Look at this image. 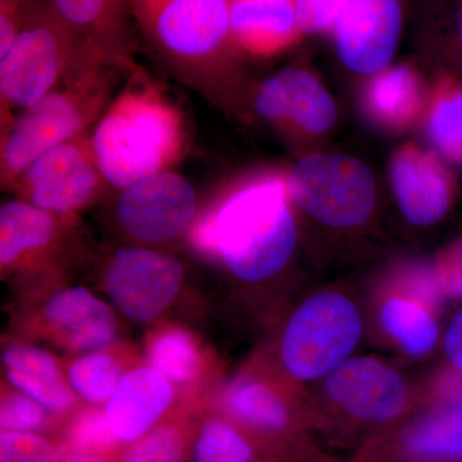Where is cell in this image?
<instances>
[{
	"label": "cell",
	"instance_id": "cell-34",
	"mask_svg": "<svg viewBox=\"0 0 462 462\" xmlns=\"http://www.w3.org/2000/svg\"><path fill=\"white\" fill-rule=\"evenodd\" d=\"M42 0H2L0 2V62L32 12Z\"/></svg>",
	"mask_w": 462,
	"mask_h": 462
},
{
	"label": "cell",
	"instance_id": "cell-21",
	"mask_svg": "<svg viewBox=\"0 0 462 462\" xmlns=\"http://www.w3.org/2000/svg\"><path fill=\"white\" fill-rule=\"evenodd\" d=\"M0 374L51 416L69 411L74 404V394L60 375L56 358L39 346L23 340H2Z\"/></svg>",
	"mask_w": 462,
	"mask_h": 462
},
{
	"label": "cell",
	"instance_id": "cell-20",
	"mask_svg": "<svg viewBox=\"0 0 462 462\" xmlns=\"http://www.w3.org/2000/svg\"><path fill=\"white\" fill-rule=\"evenodd\" d=\"M172 398L169 382L157 370L144 367L129 373L106 407L109 427L120 442H134L158 425Z\"/></svg>",
	"mask_w": 462,
	"mask_h": 462
},
{
	"label": "cell",
	"instance_id": "cell-7",
	"mask_svg": "<svg viewBox=\"0 0 462 462\" xmlns=\"http://www.w3.org/2000/svg\"><path fill=\"white\" fill-rule=\"evenodd\" d=\"M361 319L351 300L337 293L307 300L291 316L282 338V361L298 379L319 378L336 369L357 345Z\"/></svg>",
	"mask_w": 462,
	"mask_h": 462
},
{
	"label": "cell",
	"instance_id": "cell-1",
	"mask_svg": "<svg viewBox=\"0 0 462 462\" xmlns=\"http://www.w3.org/2000/svg\"><path fill=\"white\" fill-rule=\"evenodd\" d=\"M89 139L100 171L117 189L172 170L187 147L180 108L138 67L91 127Z\"/></svg>",
	"mask_w": 462,
	"mask_h": 462
},
{
	"label": "cell",
	"instance_id": "cell-12",
	"mask_svg": "<svg viewBox=\"0 0 462 462\" xmlns=\"http://www.w3.org/2000/svg\"><path fill=\"white\" fill-rule=\"evenodd\" d=\"M325 391L349 420L385 425L397 420L409 402L402 376L372 358H352L331 370Z\"/></svg>",
	"mask_w": 462,
	"mask_h": 462
},
{
	"label": "cell",
	"instance_id": "cell-30",
	"mask_svg": "<svg viewBox=\"0 0 462 462\" xmlns=\"http://www.w3.org/2000/svg\"><path fill=\"white\" fill-rule=\"evenodd\" d=\"M51 422V413L12 387L0 374V430L42 433Z\"/></svg>",
	"mask_w": 462,
	"mask_h": 462
},
{
	"label": "cell",
	"instance_id": "cell-3",
	"mask_svg": "<svg viewBox=\"0 0 462 462\" xmlns=\"http://www.w3.org/2000/svg\"><path fill=\"white\" fill-rule=\"evenodd\" d=\"M120 71L97 60L14 116L0 141V190H11L27 167L51 149L89 134L114 98Z\"/></svg>",
	"mask_w": 462,
	"mask_h": 462
},
{
	"label": "cell",
	"instance_id": "cell-5",
	"mask_svg": "<svg viewBox=\"0 0 462 462\" xmlns=\"http://www.w3.org/2000/svg\"><path fill=\"white\" fill-rule=\"evenodd\" d=\"M149 47L182 78H193L229 51H238L230 30L229 0H157L133 12Z\"/></svg>",
	"mask_w": 462,
	"mask_h": 462
},
{
	"label": "cell",
	"instance_id": "cell-13",
	"mask_svg": "<svg viewBox=\"0 0 462 462\" xmlns=\"http://www.w3.org/2000/svg\"><path fill=\"white\" fill-rule=\"evenodd\" d=\"M88 45L121 71L136 69L133 58L130 0H47Z\"/></svg>",
	"mask_w": 462,
	"mask_h": 462
},
{
	"label": "cell",
	"instance_id": "cell-32",
	"mask_svg": "<svg viewBox=\"0 0 462 462\" xmlns=\"http://www.w3.org/2000/svg\"><path fill=\"white\" fill-rule=\"evenodd\" d=\"M63 449L42 433L0 430V462H60Z\"/></svg>",
	"mask_w": 462,
	"mask_h": 462
},
{
	"label": "cell",
	"instance_id": "cell-14",
	"mask_svg": "<svg viewBox=\"0 0 462 462\" xmlns=\"http://www.w3.org/2000/svg\"><path fill=\"white\" fill-rule=\"evenodd\" d=\"M391 180L401 211L418 226L438 223L452 202V180L434 154L404 145L392 158Z\"/></svg>",
	"mask_w": 462,
	"mask_h": 462
},
{
	"label": "cell",
	"instance_id": "cell-11",
	"mask_svg": "<svg viewBox=\"0 0 462 462\" xmlns=\"http://www.w3.org/2000/svg\"><path fill=\"white\" fill-rule=\"evenodd\" d=\"M403 0H346L331 33L346 69L374 74L387 67L402 32Z\"/></svg>",
	"mask_w": 462,
	"mask_h": 462
},
{
	"label": "cell",
	"instance_id": "cell-40",
	"mask_svg": "<svg viewBox=\"0 0 462 462\" xmlns=\"http://www.w3.org/2000/svg\"><path fill=\"white\" fill-rule=\"evenodd\" d=\"M60 462H114V460H112V456L75 451V449L66 448L65 447Z\"/></svg>",
	"mask_w": 462,
	"mask_h": 462
},
{
	"label": "cell",
	"instance_id": "cell-41",
	"mask_svg": "<svg viewBox=\"0 0 462 462\" xmlns=\"http://www.w3.org/2000/svg\"><path fill=\"white\" fill-rule=\"evenodd\" d=\"M14 111V109L0 96V141H2L8 127L11 126L14 116H16Z\"/></svg>",
	"mask_w": 462,
	"mask_h": 462
},
{
	"label": "cell",
	"instance_id": "cell-24",
	"mask_svg": "<svg viewBox=\"0 0 462 462\" xmlns=\"http://www.w3.org/2000/svg\"><path fill=\"white\" fill-rule=\"evenodd\" d=\"M365 102L370 115L379 123L402 127L411 123L420 107V81L410 67H392L373 79Z\"/></svg>",
	"mask_w": 462,
	"mask_h": 462
},
{
	"label": "cell",
	"instance_id": "cell-8",
	"mask_svg": "<svg viewBox=\"0 0 462 462\" xmlns=\"http://www.w3.org/2000/svg\"><path fill=\"white\" fill-rule=\"evenodd\" d=\"M107 185L87 134L39 157L11 191L18 199L67 218L98 199Z\"/></svg>",
	"mask_w": 462,
	"mask_h": 462
},
{
	"label": "cell",
	"instance_id": "cell-42",
	"mask_svg": "<svg viewBox=\"0 0 462 462\" xmlns=\"http://www.w3.org/2000/svg\"><path fill=\"white\" fill-rule=\"evenodd\" d=\"M157 2V0H130V7H132L133 12L139 11V9L147 7V5H152V3Z\"/></svg>",
	"mask_w": 462,
	"mask_h": 462
},
{
	"label": "cell",
	"instance_id": "cell-35",
	"mask_svg": "<svg viewBox=\"0 0 462 462\" xmlns=\"http://www.w3.org/2000/svg\"><path fill=\"white\" fill-rule=\"evenodd\" d=\"M434 272L443 293L462 298V240L439 257Z\"/></svg>",
	"mask_w": 462,
	"mask_h": 462
},
{
	"label": "cell",
	"instance_id": "cell-36",
	"mask_svg": "<svg viewBox=\"0 0 462 462\" xmlns=\"http://www.w3.org/2000/svg\"><path fill=\"white\" fill-rule=\"evenodd\" d=\"M436 26L446 27L449 39L462 53V0H449L446 5V14L438 18Z\"/></svg>",
	"mask_w": 462,
	"mask_h": 462
},
{
	"label": "cell",
	"instance_id": "cell-31",
	"mask_svg": "<svg viewBox=\"0 0 462 462\" xmlns=\"http://www.w3.org/2000/svg\"><path fill=\"white\" fill-rule=\"evenodd\" d=\"M118 443L120 440L109 427L106 412L87 410L71 422L63 445L75 451L112 456Z\"/></svg>",
	"mask_w": 462,
	"mask_h": 462
},
{
	"label": "cell",
	"instance_id": "cell-29",
	"mask_svg": "<svg viewBox=\"0 0 462 462\" xmlns=\"http://www.w3.org/2000/svg\"><path fill=\"white\" fill-rule=\"evenodd\" d=\"M69 382L81 397L93 403L109 400L121 382L120 365L111 356H85L71 365Z\"/></svg>",
	"mask_w": 462,
	"mask_h": 462
},
{
	"label": "cell",
	"instance_id": "cell-37",
	"mask_svg": "<svg viewBox=\"0 0 462 462\" xmlns=\"http://www.w3.org/2000/svg\"><path fill=\"white\" fill-rule=\"evenodd\" d=\"M445 352L454 369L462 372V311L446 331Z\"/></svg>",
	"mask_w": 462,
	"mask_h": 462
},
{
	"label": "cell",
	"instance_id": "cell-38",
	"mask_svg": "<svg viewBox=\"0 0 462 462\" xmlns=\"http://www.w3.org/2000/svg\"><path fill=\"white\" fill-rule=\"evenodd\" d=\"M254 462H321L309 448L303 445L291 447V448L282 449L276 454L266 456V457L258 458Z\"/></svg>",
	"mask_w": 462,
	"mask_h": 462
},
{
	"label": "cell",
	"instance_id": "cell-17",
	"mask_svg": "<svg viewBox=\"0 0 462 462\" xmlns=\"http://www.w3.org/2000/svg\"><path fill=\"white\" fill-rule=\"evenodd\" d=\"M65 217L25 200L0 205V273L30 272L44 263L62 236Z\"/></svg>",
	"mask_w": 462,
	"mask_h": 462
},
{
	"label": "cell",
	"instance_id": "cell-18",
	"mask_svg": "<svg viewBox=\"0 0 462 462\" xmlns=\"http://www.w3.org/2000/svg\"><path fill=\"white\" fill-rule=\"evenodd\" d=\"M33 322H39L44 330L76 351H94L108 346L117 329L111 310L84 288L65 289L53 294Z\"/></svg>",
	"mask_w": 462,
	"mask_h": 462
},
{
	"label": "cell",
	"instance_id": "cell-4",
	"mask_svg": "<svg viewBox=\"0 0 462 462\" xmlns=\"http://www.w3.org/2000/svg\"><path fill=\"white\" fill-rule=\"evenodd\" d=\"M97 60L107 62L42 0L0 62V96L23 111Z\"/></svg>",
	"mask_w": 462,
	"mask_h": 462
},
{
	"label": "cell",
	"instance_id": "cell-43",
	"mask_svg": "<svg viewBox=\"0 0 462 462\" xmlns=\"http://www.w3.org/2000/svg\"><path fill=\"white\" fill-rule=\"evenodd\" d=\"M0 2H2V0H0Z\"/></svg>",
	"mask_w": 462,
	"mask_h": 462
},
{
	"label": "cell",
	"instance_id": "cell-27",
	"mask_svg": "<svg viewBox=\"0 0 462 462\" xmlns=\"http://www.w3.org/2000/svg\"><path fill=\"white\" fill-rule=\"evenodd\" d=\"M148 355L154 370L172 382H190L199 374V346L187 331L169 329L158 334L149 346Z\"/></svg>",
	"mask_w": 462,
	"mask_h": 462
},
{
	"label": "cell",
	"instance_id": "cell-6",
	"mask_svg": "<svg viewBox=\"0 0 462 462\" xmlns=\"http://www.w3.org/2000/svg\"><path fill=\"white\" fill-rule=\"evenodd\" d=\"M287 187L289 196L303 211L331 226L363 224L376 199L372 171L345 154L302 158L291 170Z\"/></svg>",
	"mask_w": 462,
	"mask_h": 462
},
{
	"label": "cell",
	"instance_id": "cell-33",
	"mask_svg": "<svg viewBox=\"0 0 462 462\" xmlns=\"http://www.w3.org/2000/svg\"><path fill=\"white\" fill-rule=\"evenodd\" d=\"M346 0H296L298 23L303 33L331 32Z\"/></svg>",
	"mask_w": 462,
	"mask_h": 462
},
{
	"label": "cell",
	"instance_id": "cell-15",
	"mask_svg": "<svg viewBox=\"0 0 462 462\" xmlns=\"http://www.w3.org/2000/svg\"><path fill=\"white\" fill-rule=\"evenodd\" d=\"M254 107L266 120L321 134L337 121V108L320 81L303 69H285L261 85Z\"/></svg>",
	"mask_w": 462,
	"mask_h": 462
},
{
	"label": "cell",
	"instance_id": "cell-10",
	"mask_svg": "<svg viewBox=\"0 0 462 462\" xmlns=\"http://www.w3.org/2000/svg\"><path fill=\"white\" fill-rule=\"evenodd\" d=\"M181 264L144 247L116 252L106 272V287L116 307L134 321L154 320L171 305L181 287Z\"/></svg>",
	"mask_w": 462,
	"mask_h": 462
},
{
	"label": "cell",
	"instance_id": "cell-9",
	"mask_svg": "<svg viewBox=\"0 0 462 462\" xmlns=\"http://www.w3.org/2000/svg\"><path fill=\"white\" fill-rule=\"evenodd\" d=\"M116 216L127 236L144 245L178 239L196 216V190L184 176L166 170L120 189Z\"/></svg>",
	"mask_w": 462,
	"mask_h": 462
},
{
	"label": "cell",
	"instance_id": "cell-26",
	"mask_svg": "<svg viewBox=\"0 0 462 462\" xmlns=\"http://www.w3.org/2000/svg\"><path fill=\"white\" fill-rule=\"evenodd\" d=\"M193 436L181 422L158 424L130 442L117 462H188Z\"/></svg>",
	"mask_w": 462,
	"mask_h": 462
},
{
	"label": "cell",
	"instance_id": "cell-28",
	"mask_svg": "<svg viewBox=\"0 0 462 462\" xmlns=\"http://www.w3.org/2000/svg\"><path fill=\"white\" fill-rule=\"evenodd\" d=\"M428 132L443 157L462 163V88L440 91L430 111Z\"/></svg>",
	"mask_w": 462,
	"mask_h": 462
},
{
	"label": "cell",
	"instance_id": "cell-22",
	"mask_svg": "<svg viewBox=\"0 0 462 462\" xmlns=\"http://www.w3.org/2000/svg\"><path fill=\"white\" fill-rule=\"evenodd\" d=\"M231 421L273 443H300L302 424L278 394L256 382L239 383L225 397Z\"/></svg>",
	"mask_w": 462,
	"mask_h": 462
},
{
	"label": "cell",
	"instance_id": "cell-2",
	"mask_svg": "<svg viewBox=\"0 0 462 462\" xmlns=\"http://www.w3.org/2000/svg\"><path fill=\"white\" fill-rule=\"evenodd\" d=\"M287 182L260 176L240 185L191 226L190 242L243 281L269 278L296 247Z\"/></svg>",
	"mask_w": 462,
	"mask_h": 462
},
{
	"label": "cell",
	"instance_id": "cell-19",
	"mask_svg": "<svg viewBox=\"0 0 462 462\" xmlns=\"http://www.w3.org/2000/svg\"><path fill=\"white\" fill-rule=\"evenodd\" d=\"M230 30L238 51L269 57L302 36L296 0H229Z\"/></svg>",
	"mask_w": 462,
	"mask_h": 462
},
{
	"label": "cell",
	"instance_id": "cell-39",
	"mask_svg": "<svg viewBox=\"0 0 462 462\" xmlns=\"http://www.w3.org/2000/svg\"><path fill=\"white\" fill-rule=\"evenodd\" d=\"M442 396L446 398L448 402L454 401H462V372L455 370V374L449 375L448 378L443 382Z\"/></svg>",
	"mask_w": 462,
	"mask_h": 462
},
{
	"label": "cell",
	"instance_id": "cell-25",
	"mask_svg": "<svg viewBox=\"0 0 462 462\" xmlns=\"http://www.w3.org/2000/svg\"><path fill=\"white\" fill-rule=\"evenodd\" d=\"M380 320L389 337L409 355L430 354L439 336L434 316L413 300H389L383 306Z\"/></svg>",
	"mask_w": 462,
	"mask_h": 462
},
{
	"label": "cell",
	"instance_id": "cell-16",
	"mask_svg": "<svg viewBox=\"0 0 462 462\" xmlns=\"http://www.w3.org/2000/svg\"><path fill=\"white\" fill-rule=\"evenodd\" d=\"M462 462V401L447 402L407 425L396 436L376 443L356 462L393 458Z\"/></svg>",
	"mask_w": 462,
	"mask_h": 462
},
{
	"label": "cell",
	"instance_id": "cell-23",
	"mask_svg": "<svg viewBox=\"0 0 462 462\" xmlns=\"http://www.w3.org/2000/svg\"><path fill=\"white\" fill-rule=\"evenodd\" d=\"M282 445L249 433L230 419L212 416L202 421L191 442L193 462H254L282 449Z\"/></svg>",
	"mask_w": 462,
	"mask_h": 462
}]
</instances>
